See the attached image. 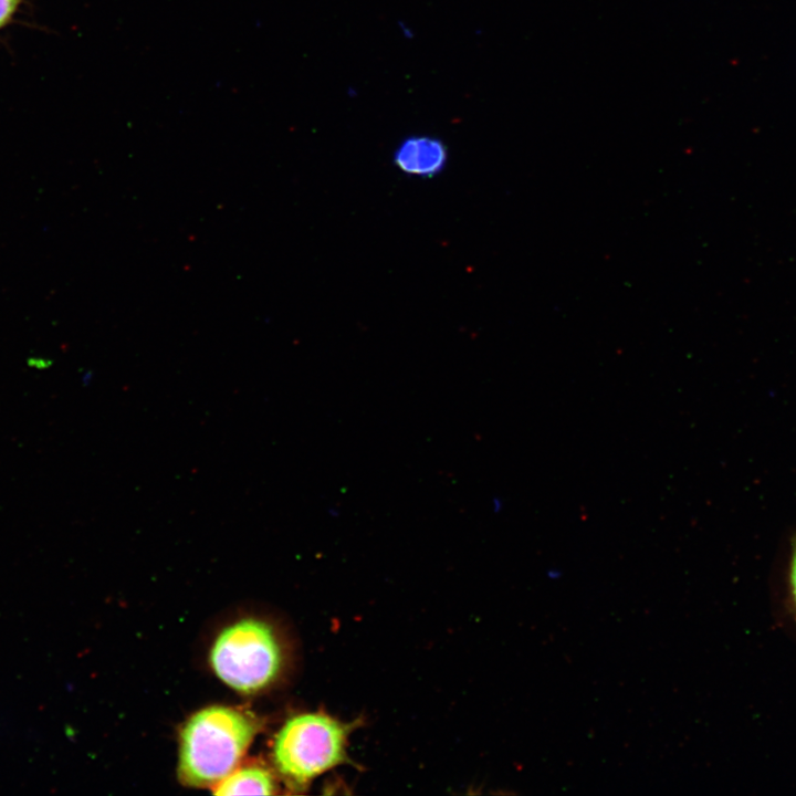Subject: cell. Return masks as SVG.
<instances>
[{
  "instance_id": "7",
  "label": "cell",
  "mask_w": 796,
  "mask_h": 796,
  "mask_svg": "<svg viewBox=\"0 0 796 796\" xmlns=\"http://www.w3.org/2000/svg\"><path fill=\"white\" fill-rule=\"evenodd\" d=\"M24 0H0V31L15 17Z\"/></svg>"
},
{
  "instance_id": "5",
  "label": "cell",
  "mask_w": 796,
  "mask_h": 796,
  "mask_svg": "<svg viewBox=\"0 0 796 796\" xmlns=\"http://www.w3.org/2000/svg\"><path fill=\"white\" fill-rule=\"evenodd\" d=\"M277 785L273 773L260 764H247L237 767L232 773L212 787L214 795H273Z\"/></svg>"
},
{
  "instance_id": "2",
  "label": "cell",
  "mask_w": 796,
  "mask_h": 796,
  "mask_svg": "<svg viewBox=\"0 0 796 796\" xmlns=\"http://www.w3.org/2000/svg\"><path fill=\"white\" fill-rule=\"evenodd\" d=\"M352 730L353 724L320 712L289 719L272 748L275 769L286 786L303 792L314 778L345 763Z\"/></svg>"
},
{
  "instance_id": "3",
  "label": "cell",
  "mask_w": 796,
  "mask_h": 796,
  "mask_svg": "<svg viewBox=\"0 0 796 796\" xmlns=\"http://www.w3.org/2000/svg\"><path fill=\"white\" fill-rule=\"evenodd\" d=\"M273 628L245 618L226 627L216 638L210 663L229 687L244 693L268 688L280 674L283 656Z\"/></svg>"
},
{
  "instance_id": "1",
  "label": "cell",
  "mask_w": 796,
  "mask_h": 796,
  "mask_svg": "<svg viewBox=\"0 0 796 796\" xmlns=\"http://www.w3.org/2000/svg\"><path fill=\"white\" fill-rule=\"evenodd\" d=\"M258 729L254 716L231 706L196 712L180 732L179 781L189 787H213L238 767Z\"/></svg>"
},
{
  "instance_id": "4",
  "label": "cell",
  "mask_w": 796,
  "mask_h": 796,
  "mask_svg": "<svg viewBox=\"0 0 796 796\" xmlns=\"http://www.w3.org/2000/svg\"><path fill=\"white\" fill-rule=\"evenodd\" d=\"M447 161L448 149L444 143L427 135L405 138L394 153L396 167L415 177H434L443 170Z\"/></svg>"
},
{
  "instance_id": "6",
  "label": "cell",
  "mask_w": 796,
  "mask_h": 796,
  "mask_svg": "<svg viewBox=\"0 0 796 796\" xmlns=\"http://www.w3.org/2000/svg\"><path fill=\"white\" fill-rule=\"evenodd\" d=\"M787 608L796 621V535L792 538L787 572Z\"/></svg>"
}]
</instances>
